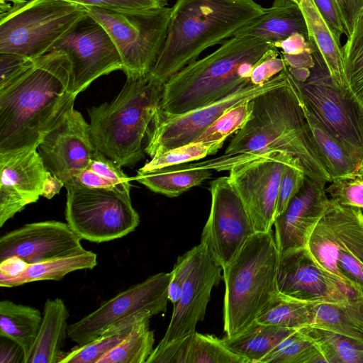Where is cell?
Listing matches in <instances>:
<instances>
[{"label":"cell","instance_id":"836d02e7","mask_svg":"<svg viewBox=\"0 0 363 363\" xmlns=\"http://www.w3.org/2000/svg\"><path fill=\"white\" fill-rule=\"evenodd\" d=\"M301 330L316 344L325 363H363V341L307 326Z\"/></svg>","mask_w":363,"mask_h":363},{"label":"cell","instance_id":"d4e9b609","mask_svg":"<svg viewBox=\"0 0 363 363\" xmlns=\"http://www.w3.org/2000/svg\"><path fill=\"white\" fill-rule=\"evenodd\" d=\"M68 309L60 298L48 299L38 336L25 363H60L67 352L62 351L67 337Z\"/></svg>","mask_w":363,"mask_h":363},{"label":"cell","instance_id":"7402d4cb","mask_svg":"<svg viewBox=\"0 0 363 363\" xmlns=\"http://www.w3.org/2000/svg\"><path fill=\"white\" fill-rule=\"evenodd\" d=\"M325 184L306 176L299 191L275 218L274 237L279 255L306 247L313 229L328 205Z\"/></svg>","mask_w":363,"mask_h":363},{"label":"cell","instance_id":"277c9868","mask_svg":"<svg viewBox=\"0 0 363 363\" xmlns=\"http://www.w3.org/2000/svg\"><path fill=\"white\" fill-rule=\"evenodd\" d=\"M167 36L150 72L164 84L206 48L232 38L265 11L253 0H177Z\"/></svg>","mask_w":363,"mask_h":363},{"label":"cell","instance_id":"9c48e42d","mask_svg":"<svg viewBox=\"0 0 363 363\" xmlns=\"http://www.w3.org/2000/svg\"><path fill=\"white\" fill-rule=\"evenodd\" d=\"M88 16L86 7L67 0H28L0 18V52L35 60Z\"/></svg>","mask_w":363,"mask_h":363},{"label":"cell","instance_id":"ab89813d","mask_svg":"<svg viewBox=\"0 0 363 363\" xmlns=\"http://www.w3.org/2000/svg\"><path fill=\"white\" fill-rule=\"evenodd\" d=\"M252 108L251 100L228 109L194 142H218L223 144L228 136L242 128L250 118Z\"/></svg>","mask_w":363,"mask_h":363},{"label":"cell","instance_id":"f35d334b","mask_svg":"<svg viewBox=\"0 0 363 363\" xmlns=\"http://www.w3.org/2000/svg\"><path fill=\"white\" fill-rule=\"evenodd\" d=\"M222 143L193 142L152 157L139 171L147 172L163 167L199 160L207 155H215L222 147Z\"/></svg>","mask_w":363,"mask_h":363},{"label":"cell","instance_id":"52a82bcc","mask_svg":"<svg viewBox=\"0 0 363 363\" xmlns=\"http://www.w3.org/2000/svg\"><path fill=\"white\" fill-rule=\"evenodd\" d=\"M315 263L363 298V212L329 198L307 245Z\"/></svg>","mask_w":363,"mask_h":363},{"label":"cell","instance_id":"1f68e13d","mask_svg":"<svg viewBox=\"0 0 363 363\" xmlns=\"http://www.w3.org/2000/svg\"><path fill=\"white\" fill-rule=\"evenodd\" d=\"M148 315V311L132 314L111 325L91 342L73 348L60 363H97L98 361L119 345L131 333L138 323Z\"/></svg>","mask_w":363,"mask_h":363},{"label":"cell","instance_id":"d6a6232c","mask_svg":"<svg viewBox=\"0 0 363 363\" xmlns=\"http://www.w3.org/2000/svg\"><path fill=\"white\" fill-rule=\"evenodd\" d=\"M317 303L296 300L279 291L256 320L264 324L298 330L313 323Z\"/></svg>","mask_w":363,"mask_h":363},{"label":"cell","instance_id":"f6af8a7d","mask_svg":"<svg viewBox=\"0 0 363 363\" xmlns=\"http://www.w3.org/2000/svg\"><path fill=\"white\" fill-rule=\"evenodd\" d=\"M196 247L177 257L172 271V278L168 290V298L173 304L179 300L183 286L194 266Z\"/></svg>","mask_w":363,"mask_h":363},{"label":"cell","instance_id":"ba28073f","mask_svg":"<svg viewBox=\"0 0 363 363\" xmlns=\"http://www.w3.org/2000/svg\"><path fill=\"white\" fill-rule=\"evenodd\" d=\"M85 7L88 15L105 28L115 44L127 79L147 74L165 43L172 8L118 11Z\"/></svg>","mask_w":363,"mask_h":363},{"label":"cell","instance_id":"d6986e66","mask_svg":"<svg viewBox=\"0 0 363 363\" xmlns=\"http://www.w3.org/2000/svg\"><path fill=\"white\" fill-rule=\"evenodd\" d=\"M81 238L67 223L34 222L9 231L0 238V262L17 257L27 264L72 256L86 251Z\"/></svg>","mask_w":363,"mask_h":363},{"label":"cell","instance_id":"4fadbf2b","mask_svg":"<svg viewBox=\"0 0 363 363\" xmlns=\"http://www.w3.org/2000/svg\"><path fill=\"white\" fill-rule=\"evenodd\" d=\"M293 163L300 164L286 153L272 152L235 162L227 169L256 232L272 230L282 172L286 165Z\"/></svg>","mask_w":363,"mask_h":363},{"label":"cell","instance_id":"8d00e7d4","mask_svg":"<svg viewBox=\"0 0 363 363\" xmlns=\"http://www.w3.org/2000/svg\"><path fill=\"white\" fill-rule=\"evenodd\" d=\"M325 359L316 344L301 329L295 330L269 352L260 363H318Z\"/></svg>","mask_w":363,"mask_h":363},{"label":"cell","instance_id":"7dc6e473","mask_svg":"<svg viewBox=\"0 0 363 363\" xmlns=\"http://www.w3.org/2000/svg\"><path fill=\"white\" fill-rule=\"evenodd\" d=\"M35 60L14 53L0 52V89L22 74Z\"/></svg>","mask_w":363,"mask_h":363},{"label":"cell","instance_id":"f546056e","mask_svg":"<svg viewBox=\"0 0 363 363\" xmlns=\"http://www.w3.org/2000/svg\"><path fill=\"white\" fill-rule=\"evenodd\" d=\"M43 315L35 308L9 300L0 302V336L9 338L23 349L25 362L33 348Z\"/></svg>","mask_w":363,"mask_h":363},{"label":"cell","instance_id":"6f0895ef","mask_svg":"<svg viewBox=\"0 0 363 363\" xmlns=\"http://www.w3.org/2000/svg\"><path fill=\"white\" fill-rule=\"evenodd\" d=\"M28 0H0V18L24 5Z\"/></svg>","mask_w":363,"mask_h":363},{"label":"cell","instance_id":"bcb514c9","mask_svg":"<svg viewBox=\"0 0 363 363\" xmlns=\"http://www.w3.org/2000/svg\"><path fill=\"white\" fill-rule=\"evenodd\" d=\"M320 14L328 25L336 41L341 45L343 35L349 37V32L335 0H313Z\"/></svg>","mask_w":363,"mask_h":363},{"label":"cell","instance_id":"7bdbcfd3","mask_svg":"<svg viewBox=\"0 0 363 363\" xmlns=\"http://www.w3.org/2000/svg\"><path fill=\"white\" fill-rule=\"evenodd\" d=\"M88 168L112 182L119 192L130 196L128 177L120 165L103 153L96 150Z\"/></svg>","mask_w":363,"mask_h":363},{"label":"cell","instance_id":"2e32d148","mask_svg":"<svg viewBox=\"0 0 363 363\" xmlns=\"http://www.w3.org/2000/svg\"><path fill=\"white\" fill-rule=\"evenodd\" d=\"M52 51L68 55L77 95L97 78L123 69L121 55L111 37L89 15L57 40L48 52Z\"/></svg>","mask_w":363,"mask_h":363},{"label":"cell","instance_id":"ffe728a7","mask_svg":"<svg viewBox=\"0 0 363 363\" xmlns=\"http://www.w3.org/2000/svg\"><path fill=\"white\" fill-rule=\"evenodd\" d=\"M277 281L281 294L305 302L344 303L359 296L318 267L306 247L279 255Z\"/></svg>","mask_w":363,"mask_h":363},{"label":"cell","instance_id":"91938a15","mask_svg":"<svg viewBox=\"0 0 363 363\" xmlns=\"http://www.w3.org/2000/svg\"><path fill=\"white\" fill-rule=\"evenodd\" d=\"M291 1H294V2L297 3V4H298L300 0H291Z\"/></svg>","mask_w":363,"mask_h":363},{"label":"cell","instance_id":"db71d44e","mask_svg":"<svg viewBox=\"0 0 363 363\" xmlns=\"http://www.w3.org/2000/svg\"><path fill=\"white\" fill-rule=\"evenodd\" d=\"M312 52L313 50L298 55L282 53V57L285 60L288 69H311L315 65V60Z\"/></svg>","mask_w":363,"mask_h":363},{"label":"cell","instance_id":"44dd1931","mask_svg":"<svg viewBox=\"0 0 363 363\" xmlns=\"http://www.w3.org/2000/svg\"><path fill=\"white\" fill-rule=\"evenodd\" d=\"M37 150L0 153V227L42 196L48 171Z\"/></svg>","mask_w":363,"mask_h":363},{"label":"cell","instance_id":"5bb4252c","mask_svg":"<svg viewBox=\"0 0 363 363\" xmlns=\"http://www.w3.org/2000/svg\"><path fill=\"white\" fill-rule=\"evenodd\" d=\"M172 272H160L147 277L103 302L98 308L68 325L67 337L78 346L94 340L111 325L136 313L153 315L167 311L168 290Z\"/></svg>","mask_w":363,"mask_h":363},{"label":"cell","instance_id":"ac0fdd59","mask_svg":"<svg viewBox=\"0 0 363 363\" xmlns=\"http://www.w3.org/2000/svg\"><path fill=\"white\" fill-rule=\"evenodd\" d=\"M196 247L194 266L184 282L179 300L174 304L169 324L157 347L196 331L197 323L204 319L211 292L222 278V267L205 245L200 242Z\"/></svg>","mask_w":363,"mask_h":363},{"label":"cell","instance_id":"603a6c76","mask_svg":"<svg viewBox=\"0 0 363 363\" xmlns=\"http://www.w3.org/2000/svg\"><path fill=\"white\" fill-rule=\"evenodd\" d=\"M297 33L308 40L306 20L299 4L291 0H274L272 7L266 9L263 14L234 35L252 36L274 45Z\"/></svg>","mask_w":363,"mask_h":363},{"label":"cell","instance_id":"4dcf8cb0","mask_svg":"<svg viewBox=\"0 0 363 363\" xmlns=\"http://www.w3.org/2000/svg\"><path fill=\"white\" fill-rule=\"evenodd\" d=\"M363 341V298L344 303H318L311 325Z\"/></svg>","mask_w":363,"mask_h":363},{"label":"cell","instance_id":"e0dca14e","mask_svg":"<svg viewBox=\"0 0 363 363\" xmlns=\"http://www.w3.org/2000/svg\"><path fill=\"white\" fill-rule=\"evenodd\" d=\"M37 149L47 170L61 179L65 187L89 167L97 150L89 123L74 107L47 133Z\"/></svg>","mask_w":363,"mask_h":363},{"label":"cell","instance_id":"9f6ffc18","mask_svg":"<svg viewBox=\"0 0 363 363\" xmlns=\"http://www.w3.org/2000/svg\"><path fill=\"white\" fill-rule=\"evenodd\" d=\"M27 263L17 257H11L0 262V274L5 276H15L23 271Z\"/></svg>","mask_w":363,"mask_h":363},{"label":"cell","instance_id":"83f0119b","mask_svg":"<svg viewBox=\"0 0 363 363\" xmlns=\"http://www.w3.org/2000/svg\"><path fill=\"white\" fill-rule=\"evenodd\" d=\"M295 329L267 325L255 320L235 336L226 335L224 345L233 352L247 359L249 363L260 361Z\"/></svg>","mask_w":363,"mask_h":363},{"label":"cell","instance_id":"8992f818","mask_svg":"<svg viewBox=\"0 0 363 363\" xmlns=\"http://www.w3.org/2000/svg\"><path fill=\"white\" fill-rule=\"evenodd\" d=\"M279 252L272 230L256 232L223 269V328L233 337L251 325L279 293Z\"/></svg>","mask_w":363,"mask_h":363},{"label":"cell","instance_id":"f5cc1de1","mask_svg":"<svg viewBox=\"0 0 363 363\" xmlns=\"http://www.w3.org/2000/svg\"><path fill=\"white\" fill-rule=\"evenodd\" d=\"M335 1L340 9L350 36L358 16L363 11V0Z\"/></svg>","mask_w":363,"mask_h":363},{"label":"cell","instance_id":"30bf717a","mask_svg":"<svg viewBox=\"0 0 363 363\" xmlns=\"http://www.w3.org/2000/svg\"><path fill=\"white\" fill-rule=\"evenodd\" d=\"M309 43L315 60L309 77L303 82L296 80L290 73L289 77L304 104L359 163L363 155V104L333 83L320 53Z\"/></svg>","mask_w":363,"mask_h":363},{"label":"cell","instance_id":"9a60e30c","mask_svg":"<svg viewBox=\"0 0 363 363\" xmlns=\"http://www.w3.org/2000/svg\"><path fill=\"white\" fill-rule=\"evenodd\" d=\"M210 192V213L201 243L224 269L256 230L228 177L211 181Z\"/></svg>","mask_w":363,"mask_h":363},{"label":"cell","instance_id":"4316f807","mask_svg":"<svg viewBox=\"0 0 363 363\" xmlns=\"http://www.w3.org/2000/svg\"><path fill=\"white\" fill-rule=\"evenodd\" d=\"M211 176V169L184 163L147 172L138 170L135 179L154 192L177 197Z\"/></svg>","mask_w":363,"mask_h":363},{"label":"cell","instance_id":"cb8c5ba5","mask_svg":"<svg viewBox=\"0 0 363 363\" xmlns=\"http://www.w3.org/2000/svg\"><path fill=\"white\" fill-rule=\"evenodd\" d=\"M298 4L306 20L308 41L320 53L333 83L344 94L355 96L345 74L342 45L336 41L313 0H300Z\"/></svg>","mask_w":363,"mask_h":363},{"label":"cell","instance_id":"74e56055","mask_svg":"<svg viewBox=\"0 0 363 363\" xmlns=\"http://www.w3.org/2000/svg\"><path fill=\"white\" fill-rule=\"evenodd\" d=\"M342 49L348 84L363 104V11L358 16Z\"/></svg>","mask_w":363,"mask_h":363},{"label":"cell","instance_id":"e575fe53","mask_svg":"<svg viewBox=\"0 0 363 363\" xmlns=\"http://www.w3.org/2000/svg\"><path fill=\"white\" fill-rule=\"evenodd\" d=\"M152 315L136 324L119 345L103 356L97 363H146L154 348V331L150 328Z\"/></svg>","mask_w":363,"mask_h":363},{"label":"cell","instance_id":"d590c367","mask_svg":"<svg viewBox=\"0 0 363 363\" xmlns=\"http://www.w3.org/2000/svg\"><path fill=\"white\" fill-rule=\"evenodd\" d=\"M183 363H249L214 335L197 332L184 337Z\"/></svg>","mask_w":363,"mask_h":363},{"label":"cell","instance_id":"816d5d0a","mask_svg":"<svg viewBox=\"0 0 363 363\" xmlns=\"http://www.w3.org/2000/svg\"><path fill=\"white\" fill-rule=\"evenodd\" d=\"M25 363L22 347L16 342L0 336V363Z\"/></svg>","mask_w":363,"mask_h":363},{"label":"cell","instance_id":"b9f144b4","mask_svg":"<svg viewBox=\"0 0 363 363\" xmlns=\"http://www.w3.org/2000/svg\"><path fill=\"white\" fill-rule=\"evenodd\" d=\"M306 174L299 163L286 165L281 175L277 199L276 217L287 207L291 199L302 186Z\"/></svg>","mask_w":363,"mask_h":363},{"label":"cell","instance_id":"5b68a950","mask_svg":"<svg viewBox=\"0 0 363 363\" xmlns=\"http://www.w3.org/2000/svg\"><path fill=\"white\" fill-rule=\"evenodd\" d=\"M164 84L150 72L127 79L113 100L89 108L96 150L121 167H132L142 160L143 140L160 107Z\"/></svg>","mask_w":363,"mask_h":363},{"label":"cell","instance_id":"7a4b0ae2","mask_svg":"<svg viewBox=\"0 0 363 363\" xmlns=\"http://www.w3.org/2000/svg\"><path fill=\"white\" fill-rule=\"evenodd\" d=\"M72 63L63 51L35 59L22 74L0 89V153L38 148L72 107Z\"/></svg>","mask_w":363,"mask_h":363},{"label":"cell","instance_id":"8fae6325","mask_svg":"<svg viewBox=\"0 0 363 363\" xmlns=\"http://www.w3.org/2000/svg\"><path fill=\"white\" fill-rule=\"evenodd\" d=\"M66 223L82 239L101 243L134 231L140 217L130 196L111 189L72 185L65 187Z\"/></svg>","mask_w":363,"mask_h":363},{"label":"cell","instance_id":"680465c9","mask_svg":"<svg viewBox=\"0 0 363 363\" xmlns=\"http://www.w3.org/2000/svg\"><path fill=\"white\" fill-rule=\"evenodd\" d=\"M352 174L363 179V155Z\"/></svg>","mask_w":363,"mask_h":363},{"label":"cell","instance_id":"6da1fadb","mask_svg":"<svg viewBox=\"0 0 363 363\" xmlns=\"http://www.w3.org/2000/svg\"><path fill=\"white\" fill-rule=\"evenodd\" d=\"M252 112L236 132L223 155L193 163L196 167L227 170L232 164L272 152L298 160L306 175L331 182L332 177L316 148L298 91L289 77L252 100Z\"/></svg>","mask_w":363,"mask_h":363},{"label":"cell","instance_id":"484cf974","mask_svg":"<svg viewBox=\"0 0 363 363\" xmlns=\"http://www.w3.org/2000/svg\"><path fill=\"white\" fill-rule=\"evenodd\" d=\"M96 265V254L86 250L78 255L28 264L23 271L15 276H5L0 274V286L13 287L37 281H59L70 272L81 269H91Z\"/></svg>","mask_w":363,"mask_h":363},{"label":"cell","instance_id":"11a10c76","mask_svg":"<svg viewBox=\"0 0 363 363\" xmlns=\"http://www.w3.org/2000/svg\"><path fill=\"white\" fill-rule=\"evenodd\" d=\"M62 186H65L64 182L48 172L43 184L42 196L51 199L59 193Z\"/></svg>","mask_w":363,"mask_h":363},{"label":"cell","instance_id":"ee69618b","mask_svg":"<svg viewBox=\"0 0 363 363\" xmlns=\"http://www.w3.org/2000/svg\"><path fill=\"white\" fill-rule=\"evenodd\" d=\"M84 6L118 11H143L164 7L168 0H67Z\"/></svg>","mask_w":363,"mask_h":363},{"label":"cell","instance_id":"f907efd6","mask_svg":"<svg viewBox=\"0 0 363 363\" xmlns=\"http://www.w3.org/2000/svg\"><path fill=\"white\" fill-rule=\"evenodd\" d=\"M282 50V53L298 55L312 50L308 38L301 33H295L287 38L274 44Z\"/></svg>","mask_w":363,"mask_h":363},{"label":"cell","instance_id":"c3c4849f","mask_svg":"<svg viewBox=\"0 0 363 363\" xmlns=\"http://www.w3.org/2000/svg\"><path fill=\"white\" fill-rule=\"evenodd\" d=\"M287 67L286 62L282 56L280 57L278 56L269 57L253 69L250 76V83L252 84H264Z\"/></svg>","mask_w":363,"mask_h":363},{"label":"cell","instance_id":"681fc988","mask_svg":"<svg viewBox=\"0 0 363 363\" xmlns=\"http://www.w3.org/2000/svg\"><path fill=\"white\" fill-rule=\"evenodd\" d=\"M72 185L81 186L88 188L106 189L118 191L112 182L93 172L89 168H87L80 172L74 178L73 182L65 187Z\"/></svg>","mask_w":363,"mask_h":363},{"label":"cell","instance_id":"7c38bea8","mask_svg":"<svg viewBox=\"0 0 363 363\" xmlns=\"http://www.w3.org/2000/svg\"><path fill=\"white\" fill-rule=\"evenodd\" d=\"M288 82L286 68L264 84H250L220 100L186 113L170 114L159 107L147 135L145 152L152 157L193 143L228 109Z\"/></svg>","mask_w":363,"mask_h":363},{"label":"cell","instance_id":"60d3db41","mask_svg":"<svg viewBox=\"0 0 363 363\" xmlns=\"http://www.w3.org/2000/svg\"><path fill=\"white\" fill-rule=\"evenodd\" d=\"M325 189L337 203L363 210V179L352 174L333 179Z\"/></svg>","mask_w":363,"mask_h":363},{"label":"cell","instance_id":"3957f363","mask_svg":"<svg viewBox=\"0 0 363 363\" xmlns=\"http://www.w3.org/2000/svg\"><path fill=\"white\" fill-rule=\"evenodd\" d=\"M279 55L278 48L267 41L234 35L172 75L164 84L160 109L180 114L220 100L250 84L253 69Z\"/></svg>","mask_w":363,"mask_h":363},{"label":"cell","instance_id":"f1b7e54d","mask_svg":"<svg viewBox=\"0 0 363 363\" xmlns=\"http://www.w3.org/2000/svg\"><path fill=\"white\" fill-rule=\"evenodd\" d=\"M299 97L316 148L332 179L352 174L357 166V160L348 149L308 108L300 95Z\"/></svg>","mask_w":363,"mask_h":363}]
</instances>
